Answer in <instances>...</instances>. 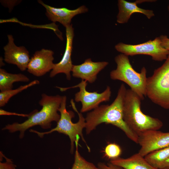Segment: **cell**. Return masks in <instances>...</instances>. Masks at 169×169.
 <instances>
[{
	"instance_id": "ffe728a7",
	"label": "cell",
	"mask_w": 169,
	"mask_h": 169,
	"mask_svg": "<svg viewBox=\"0 0 169 169\" xmlns=\"http://www.w3.org/2000/svg\"><path fill=\"white\" fill-rule=\"evenodd\" d=\"M79 137H77L75 142L74 161L71 169H99L97 166L86 160L80 155L78 148Z\"/></svg>"
},
{
	"instance_id": "44dd1931",
	"label": "cell",
	"mask_w": 169,
	"mask_h": 169,
	"mask_svg": "<svg viewBox=\"0 0 169 169\" xmlns=\"http://www.w3.org/2000/svg\"><path fill=\"white\" fill-rule=\"evenodd\" d=\"M104 152L105 157L110 160L120 157L122 151L118 145L115 143H110L105 146Z\"/></svg>"
},
{
	"instance_id": "30bf717a",
	"label": "cell",
	"mask_w": 169,
	"mask_h": 169,
	"mask_svg": "<svg viewBox=\"0 0 169 169\" xmlns=\"http://www.w3.org/2000/svg\"><path fill=\"white\" fill-rule=\"evenodd\" d=\"M8 42L3 47L4 60L7 63L16 65L22 71L27 69L30 59L28 51L23 46H18L11 34L8 35Z\"/></svg>"
},
{
	"instance_id": "8992f818",
	"label": "cell",
	"mask_w": 169,
	"mask_h": 169,
	"mask_svg": "<svg viewBox=\"0 0 169 169\" xmlns=\"http://www.w3.org/2000/svg\"><path fill=\"white\" fill-rule=\"evenodd\" d=\"M146 96L153 103L169 110V55L163 64L147 78Z\"/></svg>"
},
{
	"instance_id": "603a6c76",
	"label": "cell",
	"mask_w": 169,
	"mask_h": 169,
	"mask_svg": "<svg viewBox=\"0 0 169 169\" xmlns=\"http://www.w3.org/2000/svg\"><path fill=\"white\" fill-rule=\"evenodd\" d=\"M99 169H125L122 167L113 164L110 162L107 164L99 162L97 165Z\"/></svg>"
},
{
	"instance_id": "9a60e30c",
	"label": "cell",
	"mask_w": 169,
	"mask_h": 169,
	"mask_svg": "<svg viewBox=\"0 0 169 169\" xmlns=\"http://www.w3.org/2000/svg\"><path fill=\"white\" fill-rule=\"evenodd\" d=\"M138 4L137 0L131 2L125 0H118L119 12L117 16V22L120 24L127 23L131 15L136 13L143 14L148 19H150L154 16L152 10L140 8L137 5Z\"/></svg>"
},
{
	"instance_id": "8fae6325",
	"label": "cell",
	"mask_w": 169,
	"mask_h": 169,
	"mask_svg": "<svg viewBox=\"0 0 169 169\" xmlns=\"http://www.w3.org/2000/svg\"><path fill=\"white\" fill-rule=\"evenodd\" d=\"M54 54L52 50L45 49L36 51L30 59L27 71L36 77L45 75L54 68Z\"/></svg>"
},
{
	"instance_id": "cb8c5ba5",
	"label": "cell",
	"mask_w": 169,
	"mask_h": 169,
	"mask_svg": "<svg viewBox=\"0 0 169 169\" xmlns=\"http://www.w3.org/2000/svg\"><path fill=\"white\" fill-rule=\"evenodd\" d=\"M162 46L169 51V38L165 35H161L159 37Z\"/></svg>"
},
{
	"instance_id": "2e32d148",
	"label": "cell",
	"mask_w": 169,
	"mask_h": 169,
	"mask_svg": "<svg viewBox=\"0 0 169 169\" xmlns=\"http://www.w3.org/2000/svg\"><path fill=\"white\" fill-rule=\"evenodd\" d=\"M110 162L125 169H161L156 168L150 164L144 157L138 153L126 158L120 157L110 160ZM161 169H169L168 167Z\"/></svg>"
},
{
	"instance_id": "3957f363",
	"label": "cell",
	"mask_w": 169,
	"mask_h": 169,
	"mask_svg": "<svg viewBox=\"0 0 169 169\" xmlns=\"http://www.w3.org/2000/svg\"><path fill=\"white\" fill-rule=\"evenodd\" d=\"M141 100L130 89H127L123 105V119L128 126L138 135L149 130H158L163 125L158 118L144 114L141 109Z\"/></svg>"
},
{
	"instance_id": "7402d4cb",
	"label": "cell",
	"mask_w": 169,
	"mask_h": 169,
	"mask_svg": "<svg viewBox=\"0 0 169 169\" xmlns=\"http://www.w3.org/2000/svg\"><path fill=\"white\" fill-rule=\"evenodd\" d=\"M5 162H0V169H16V166L13 164L12 160L5 157Z\"/></svg>"
},
{
	"instance_id": "ac0fdd59",
	"label": "cell",
	"mask_w": 169,
	"mask_h": 169,
	"mask_svg": "<svg viewBox=\"0 0 169 169\" xmlns=\"http://www.w3.org/2000/svg\"><path fill=\"white\" fill-rule=\"evenodd\" d=\"M29 79L21 73L13 74L8 73L3 69H0V90L1 92L12 89L13 84L16 82H28Z\"/></svg>"
},
{
	"instance_id": "d4e9b609",
	"label": "cell",
	"mask_w": 169,
	"mask_h": 169,
	"mask_svg": "<svg viewBox=\"0 0 169 169\" xmlns=\"http://www.w3.org/2000/svg\"><path fill=\"white\" fill-rule=\"evenodd\" d=\"M0 115H15L19 116H21L23 117H28L31 115V113L29 114H18L16 113L15 112H8L5 110H3L2 109H0Z\"/></svg>"
},
{
	"instance_id": "d6986e66",
	"label": "cell",
	"mask_w": 169,
	"mask_h": 169,
	"mask_svg": "<svg viewBox=\"0 0 169 169\" xmlns=\"http://www.w3.org/2000/svg\"><path fill=\"white\" fill-rule=\"evenodd\" d=\"M39 83V81L35 80L26 85H21L16 89L1 92L0 93V107H2L5 106L8 102L10 99L13 96L29 87L38 84Z\"/></svg>"
},
{
	"instance_id": "ba28073f",
	"label": "cell",
	"mask_w": 169,
	"mask_h": 169,
	"mask_svg": "<svg viewBox=\"0 0 169 169\" xmlns=\"http://www.w3.org/2000/svg\"><path fill=\"white\" fill-rule=\"evenodd\" d=\"M87 82L85 80H82L79 84L73 86L56 87L62 92L71 88H79V90L75 94L74 100L76 102L81 103L80 112L84 113L95 109L102 102L109 101L111 94V89L109 86H107L105 90L101 93H98L97 91H88L86 90Z\"/></svg>"
},
{
	"instance_id": "e0dca14e",
	"label": "cell",
	"mask_w": 169,
	"mask_h": 169,
	"mask_svg": "<svg viewBox=\"0 0 169 169\" xmlns=\"http://www.w3.org/2000/svg\"><path fill=\"white\" fill-rule=\"evenodd\" d=\"M152 166L158 169L169 166V146L152 151L144 156Z\"/></svg>"
},
{
	"instance_id": "52a82bcc",
	"label": "cell",
	"mask_w": 169,
	"mask_h": 169,
	"mask_svg": "<svg viewBox=\"0 0 169 169\" xmlns=\"http://www.w3.org/2000/svg\"><path fill=\"white\" fill-rule=\"evenodd\" d=\"M115 48L117 51L128 56L148 55L151 56L153 60L157 61L166 60L169 55V51L161 45L159 37L153 40L137 44L119 43L115 46Z\"/></svg>"
},
{
	"instance_id": "484cf974",
	"label": "cell",
	"mask_w": 169,
	"mask_h": 169,
	"mask_svg": "<svg viewBox=\"0 0 169 169\" xmlns=\"http://www.w3.org/2000/svg\"><path fill=\"white\" fill-rule=\"evenodd\" d=\"M167 8H168V11H169V5H168V6Z\"/></svg>"
},
{
	"instance_id": "7a4b0ae2",
	"label": "cell",
	"mask_w": 169,
	"mask_h": 169,
	"mask_svg": "<svg viewBox=\"0 0 169 169\" xmlns=\"http://www.w3.org/2000/svg\"><path fill=\"white\" fill-rule=\"evenodd\" d=\"M62 99V96L59 95L50 96L43 93L39 101L42 106L39 111L34 110L31 113L28 119L23 123L14 122L6 125L2 130H7L10 133L19 131V138H23L25 131L29 128L35 125H39L44 129L50 128L51 122H58L60 115L58 113Z\"/></svg>"
},
{
	"instance_id": "6da1fadb",
	"label": "cell",
	"mask_w": 169,
	"mask_h": 169,
	"mask_svg": "<svg viewBox=\"0 0 169 169\" xmlns=\"http://www.w3.org/2000/svg\"><path fill=\"white\" fill-rule=\"evenodd\" d=\"M126 90L125 84H121L111 104L99 106L87 113L85 118L87 134H89L101 123L110 124L121 130L132 141L138 143V135L130 129L123 119V105Z\"/></svg>"
},
{
	"instance_id": "277c9868",
	"label": "cell",
	"mask_w": 169,
	"mask_h": 169,
	"mask_svg": "<svg viewBox=\"0 0 169 169\" xmlns=\"http://www.w3.org/2000/svg\"><path fill=\"white\" fill-rule=\"evenodd\" d=\"M67 97L62 96V99L59 111L60 113V118L57 123L56 126L50 131L45 132H40L35 130L31 129L29 131L37 134L41 138L43 137L44 135L51 133L54 131L64 134L68 136L70 141V152L73 153L74 151L75 142L77 138L80 136L82 141L86 144L89 151L90 149L87 145L83 134V130L85 128L86 122L84 118L81 113L78 110L76 107L74 100L71 99L70 103L73 109L77 113L79 116L78 121L74 123L72 120V118L74 116V113L71 111H68L66 109Z\"/></svg>"
},
{
	"instance_id": "4316f807",
	"label": "cell",
	"mask_w": 169,
	"mask_h": 169,
	"mask_svg": "<svg viewBox=\"0 0 169 169\" xmlns=\"http://www.w3.org/2000/svg\"><path fill=\"white\" fill-rule=\"evenodd\" d=\"M168 168H169V167H168Z\"/></svg>"
},
{
	"instance_id": "9c48e42d",
	"label": "cell",
	"mask_w": 169,
	"mask_h": 169,
	"mask_svg": "<svg viewBox=\"0 0 169 169\" xmlns=\"http://www.w3.org/2000/svg\"><path fill=\"white\" fill-rule=\"evenodd\" d=\"M138 144L141 146L139 152L144 157L154 151L169 146V132L149 130L138 135Z\"/></svg>"
},
{
	"instance_id": "5bb4252c",
	"label": "cell",
	"mask_w": 169,
	"mask_h": 169,
	"mask_svg": "<svg viewBox=\"0 0 169 169\" xmlns=\"http://www.w3.org/2000/svg\"><path fill=\"white\" fill-rule=\"evenodd\" d=\"M108 64L106 61L93 62L88 58L81 64L73 65L72 75L74 77L92 83L96 79L98 73Z\"/></svg>"
},
{
	"instance_id": "7c38bea8",
	"label": "cell",
	"mask_w": 169,
	"mask_h": 169,
	"mask_svg": "<svg viewBox=\"0 0 169 169\" xmlns=\"http://www.w3.org/2000/svg\"><path fill=\"white\" fill-rule=\"evenodd\" d=\"M65 28L66 42L64 53L61 60L59 63L54 64L49 76L53 78L58 74L63 73L65 74L67 79L70 80L71 79L70 73L73 65L72 63L71 55L74 36V28L71 24L67 26Z\"/></svg>"
},
{
	"instance_id": "5b68a950",
	"label": "cell",
	"mask_w": 169,
	"mask_h": 169,
	"mask_svg": "<svg viewBox=\"0 0 169 169\" xmlns=\"http://www.w3.org/2000/svg\"><path fill=\"white\" fill-rule=\"evenodd\" d=\"M115 61L116 64V69L110 73L111 79L122 81L130 87L141 100L146 96V70L143 67L140 73L136 71L132 66L128 56L120 54L116 56Z\"/></svg>"
},
{
	"instance_id": "4fadbf2b",
	"label": "cell",
	"mask_w": 169,
	"mask_h": 169,
	"mask_svg": "<svg viewBox=\"0 0 169 169\" xmlns=\"http://www.w3.org/2000/svg\"><path fill=\"white\" fill-rule=\"evenodd\" d=\"M38 2L45 8V14L49 20L54 23L58 22L65 28L71 24L72 19L75 16L88 11V8L84 5L70 10L65 8L53 7L45 4L41 0H38Z\"/></svg>"
}]
</instances>
